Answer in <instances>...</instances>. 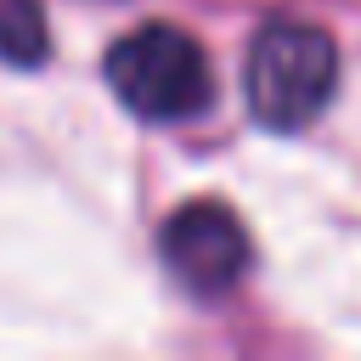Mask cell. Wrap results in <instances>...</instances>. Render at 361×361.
Instances as JSON below:
<instances>
[{"mask_svg":"<svg viewBox=\"0 0 361 361\" xmlns=\"http://www.w3.org/2000/svg\"><path fill=\"white\" fill-rule=\"evenodd\" d=\"M338 90V51L316 23L299 17H271L243 56V96L248 113L276 130V135H299L310 130L327 102Z\"/></svg>","mask_w":361,"mask_h":361,"instance_id":"1","label":"cell"},{"mask_svg":"<svg viewBox=\"0 0 361 361\" xmlns=\"http://www.w3.org/2000/svg\"><path fill=\"white\" fill-rule=\"evenodd\" d=\"M102 73H107L118 107L147 124H186V118L209 113V102H214V68H209L203 45L175 23H141V28L118 34Z\"/></svg>","mask_w":361,"mask_h":361,"instance_id":"2","label":"cell"},{"mask_svg":"<svg viewBox=\"0 0 361 361\" xmlns=\"http://www.w3.org/2000/svg\"><path fill=\"white\" fill-rule=\"evenodd\" d=\"M158 254H164L169 276H175L186 293L214 299V293H226V288L243 282V271H248V259H254V243H248L243 220H237L220 197H192V203H180V209L164 220Z\"/></svg>","mask_w":361,"mask_h":361,"instance_id":"3","label":"cell"},{"mask_svg":"<svg viewBox=\"0 0 361 361\" xmlns=\"http://www.w3.org/2000/svg\"><path fill=\"white\" fill-rule=\"evenodd\" d=\"M51 56V23L39 0H0V62L39 68Z\"/></svg>","mask_w":361,"mask_h":361,"instance_id":"4","label":"cell"}]
</instances>
